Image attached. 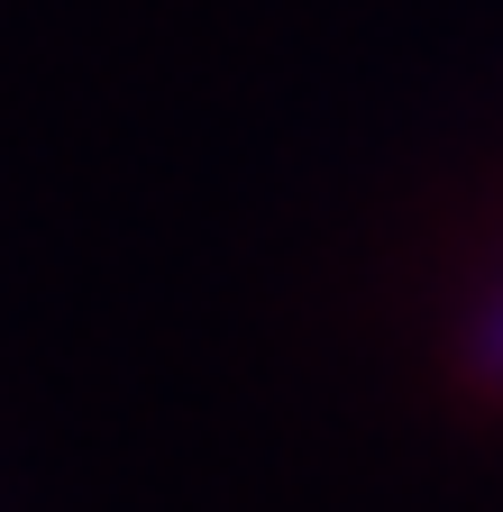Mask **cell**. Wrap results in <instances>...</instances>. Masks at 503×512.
<instances>
[{"mask_svg":"<svg viewBox=\"0 0 503 512\" xmlns=\"http://www.w3.org/2000/svg\"><path fill=\"white\" fill-rule=\"evenodd\" d=\"M458 375L476 384V394H503V284L467 311V330H458Z\"/></svg>","mask_w":503,"mask_h":512,"instance_id":"6da1fadb","label":"cell"}]
</instances>
